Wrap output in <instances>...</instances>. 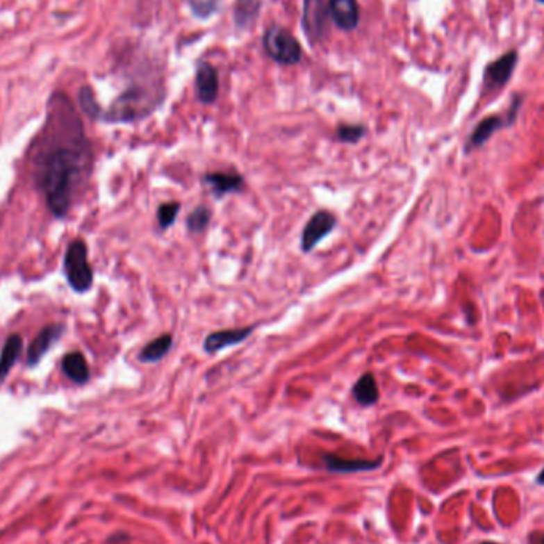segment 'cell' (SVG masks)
Wrapping results in <instances>:
<instances>
[{
  "label": "cell",
  "instance_id": "cell-16",
  "mask_svg": "<svg viewBox=\"0 0 544 544\" xmlns=\"http://www.w3.org/2000/svg\"><path fill=\"white\" fill-rule=\"evenodd\" d=\"M352 393H354L355 399L358 401V404L361 406L376 404L379 399V387H377L376 377L372 376L371 372L363 374L358 381L355 382Z\"/></svg>",
  "mask_w": 544,
  "mask_h": 544
},
{
  "label": "cell",
  "instance_id": "cell-13",
  "mask_svg": "<svg viewBox=\"0 0 544 544\" xmlns=\"http://www.w3.org/2000/svg\"><path fill=\"white\" fill-rule=\"evenodd\" d=\"M63 371L76 386H85L90 381V366L80 352H70L63 358Z\"/></svg>",
  "mask_w": 544,
  "mask_h": 544
},
{
  "label": "cell",
  "instance_id": "cell-7",
  "mask_svg": "<svg viewBox=\"0 0 544 544\" xmlns=\"http://www.w3.org/2000/svg\"><path fill=\"white\" fill-rule=\"evenodd\" d=\"M336 217L328 211H318L314 215L309 218V222L306 223L304 229H302L301 236V247L302 252L309 254L317 247L318 242H322L327 236L331 233L336 226Z\"/></svg>",
  "mask_w": 544,
  "mask_h": 544
},
{
  "label": "cell",
  "instance_id": "cell-19",
  "mask_svg": "<svg viewBox=\"0 0 544 544\" xmlns=\"http://www.w3.org/2000/svg\"><path fill=\"white\" fill-rule=\"evenodd\" d=\"M261 10V0H236L234 21L240 29L255 23Z\"/></svg>",
  "mask_w": 544,
  "mask_h": 544
},
{
  "label": "cell",
  "instance_id": "cell-25",
  "mask_svg": "<svg viewBox=\"0 0 544 544\" xmlns=\"http://www.w3.org/2000/svg\"><path fill=\"white\" fill-rule=\"evenodd\" d=\"M538 484H544V470L540 472V475H538Z\"/></svg>",
  "mask_w": 544,
  "mask_h": 544
},
{
  "label": "cell",
  "instance_id": "cell-22",
  "mask_svg": "<svg viewBox=\"0 0 544 544\" xmlns=\"http://www.w3.org/2000/svg\"><path fill=\"white\" fill-rule=\"evenodd\" d=\"M366 134V128L361 124H340L336 131V137L339 142L344 144H356Z\"/></svg>",
  "mask_w": 544,
  "mask_h": 544
},
{
  "label": "cell",
  "instance_id": "cell-20",
  "mask_svg": "<svg viewBox=\"0 0 544 544\" xmlns=\"http://www.w3.org/2000/svg\"><path fill=\"white\" fill-rule=\"evenodd\" d=\"M208 223H211V211L204 206L195 208L186 218V228L196 234L202 233L208 226Z\"/></svg>",
  "mask_w": 544,
  "mask_h": 544
},
{
  "label": "cell",
  "instance_id": "cell-18",
  "mask_svg": "<svg viewBox=\"0 0 544 544\" xmlns=\"http://www.w3.org/2000/svg\"><path fill=\"white\" fill-rule=\"evenodd\" d=\"M174 338L172 334H163L156 339H153L151 343H148L142 352L139 354V360L144 363H155L164 358L169 354V350L172 349Z\"/></svg>",
  "mask_w": 544,
  "mask_h": 544
},
{
  "label": "cell",
  "instance_id": "cell-26",
  "mask_svg": "<svg viewBox=\"0 0 544 544\" xmlns=\"http://www.w3.org/2000/svg\"><path fill=\"white\" fill-rule=\"evenodd\" d=\"M536 2H538V3H541V5H544V0H536Z\"/></svg>",
  "mask_w": 544,
  "mask_h": 544
},
{
  "label": "cell",
  "instance_id": "cell-11",
  "mask_svg": "<svg viewBox=\"0 0 544 544\" xmlns=\"http://www.w3.org/2000/svg\"><path fill=\"white\" fill-rule=\"evenodd\" d=\"M202 181L217 197H223L229 193H239L245 186L244 177L238 172H208L202 177Z\"/></svg>",
  "mask_w": 544,
  "mask_h": 544
},
{
  "label": "cell",
  "instance_id": "cell-10",
  "mask_svg": "<svg viewBox=\"0 0 544 544\" xmlns=\"http://www.w3.org/2000/svg\"><path fill=\"white\" fill-rule=\"evenodd\" d=\"M218 72L212 64L202 63L197 64L196 69V92L197 99L202 104H212L218 97Z\"/></svg>",
  "mask_w": 544,
  "mask_h": 544
},
{
  "label": "cell",
  "instance_id": "cell-14",
  "mask_svg": "<svg viewBox=\"0 0 544 544\" xmlns=\"http://www.w3.org/2000/svg\"><path fill=\"white\" fill-rule=\"evenodd\" d=\"M325 466L329 471L336 472H358V471H370L377 468L382 463V459L379 457L377 460H345L336 457V455L327 454L323 457Z\"/></svg>",
  "mask_w": 544,
  "mask_h": 544
},
{
  "label": "cell",
  "instance_id": "cell-27",
  "mask_svg": "<svg viewBox=\"0 0 544 544\" xmlns=\"http://www.w3.org/2000/svg\"><path fill=\"white\" fill-rule=\"evenodd\" d=\"M538 544H544V536L541 538V540H540V543H538Z\"/></svg>",
  "mask_w": 544,
  "mask_h": 544
},
{
  "label": "cell",
  "instance_id": "cell-2",
  "mask_svg": "<svg viewBox=\"0 0 544 544\" xmlns=\"http://www.w3.org/2000/svg\"><path fill=\"white\" fill-rule=\"evenodd\" d=\"M164 99V86L159 80L134 81L115 99L101 119L107 123H133L155 112Z\"/></svg>",
  "mask_w": 544,
  "mask_h": 544
},
{
  "label": "cell",
  "instance_id": "cell-12",
  "mask_svg": "<svg viewBox=\"0 0 544 544\" xmlns=\"http://www.w3.org/2000/svg\"><path fill=\"white\" fill-rule=\"evenodd\" d=\"M329 12L339 29L352 31L358 26L360 13L356 0H329Z\"/></svg>",
  "mask_w": 544,
  "mask_h": 544
},
{
  "label": "cell",
  "instance_id": "cell-9",
  "mask_svg": "<svg viewBox=\"0 0 544 544\" xmlns=\"http://www.w3.org/2000/svg\"><path fill=\"white\" fill-rule=\"evenodd\" d=\"M256 329V325L244 327V328H231V329H222V331H215L207 334L204 339V350L207 354H215V352L224 350L231 345H238L250 336Z\"/></svg>",
  "mask_w": 544,
  "mask_h": 544
},
{
  "label": "cell",
  "instance_id": "cell-17",
  "mask_svg": "<svg viewBox=\"0 0 544 544\" xmlns=\"http://www.w3.org/2000/svg\"><path fill=\"white\" fill-rule=\"evenodd\" d=\"M506 124H508V121L502 119V117H497V115L484 118L481 123L476 126L475 131H472V134L470 137V147L476 148V147L484 145L488 139H491L495 131L504 128Z\"/></svg>",
  "mask_w": 544,
  "mask_h": 544
},
{
  "label": "cell",
  "instance_id": "cell-6",
  "mask_svg": "<svg viewBox=\"0 0 544 544\" xmlns=\"http://www.w3.org/2000/svg\"><path fill=\"white\" fill-rule=\"evenodd\" d=\"M302 29L307 40L318 43L327 34L328 29V10L323 0H304L302 10Z\"/></svg>",
  "mask_w": 544,
  "mask_h": 544
},
{
  "label": "cell",
  "instance_id": "cell-15",
  "mask_svg": "<svg viewBox=\"0 0 544 544\" xmlns=\"http://www.w3.org/2000/svg\"><path fill=\"white\" fill-rule=\"evenodd\" d=\"M21 349H23V339L19 334H12L5 340L2 352H0V382L5 381L10 374L16 360L19 358Z\"/></svg>",
  "mask_w": 544,
  "mask_h": 544
},
{
  "label": "cell",
  "instance_id": "cell-8",
  "mask_svg": "<svg viewBox=\"0 0 544 544\" xmlns=\"http://www.w3.org/2000/svg\"><path fill=\"white\" fill-rule=\"evenodd\" d=\"M65 327L60 323H54V325H48L37 334V338L32 340L29 349H27L26 363L29 368L37 366L40 360L48 354V350L53 347L58 340L63 338Z\"/></svg>",
  "mask_w": 544,
  "mask_h": 544
},
{
  "label": "cell",
  "instance_id": "cell-28",
  "mask_svg": "<svg viewBox=\"0 0 544 544\" xmlns=\"http://www.w3.org/2000/svg\"><path fill=\"white\" fill-rule=\"evenodd\" d=\"M482 544H495V543H491V541H486V543H482Z\"/></svg>",
  "mask_w": 544,
  "mask_h": 544
},
{
  "label": "cell",
  "instance_id": "cell-4",
  "mask_svg": "<svg viewBox=\"0 0 544 544\" xmlns=\"http://www.w3.org/2000/svg\"><path fill=\"white\" fill-rule=\"evenodd\" d=\"M263 47H265L269 58L283 65L298 64L302 56L299 42L296 40L290 31L282 26L274 24L269 27L263 37Z\"/></svg>",
  "mask_w": 544,
  "mask_h": 544
},
{
  "label": "cell",
  "instance_id": "cell-24",
  "mask_svg": "<svg viewBox=\"0 0 544 544\" xmlns=\"http://www.w3.org/2000/svg\"><path fill=\"white\" fill-rule=\"evenodd\" d=\"M220 0H190V7L199 18H208L217 12Z\"/></svg>",
  "mask_w": 544,
  "mask_h": 544
},
{
  "label": "cell",
  "instance_id": "cell-1",
  "mask_svg": "<svg viewBox=\"0 0 544 544\" xmlns=\"http://www.w3.org/2000/svg\"><path fill=\"white\" fill-rule=\"evenodd\" d=\"M34 179L47 207L56 218H65L74 197L92 167L91 144L74 104L56 92L48 102V117L34 144Z\"/></svg>",
  "mask_w": 544,
  "mask_h": 544
},
{
  "label": "cell",
  "instance_id": "cell-3",
  "mask_svg": "<svg viewBox=\"0 0 544 544\" xmlns=\"http://www.w3.org/2000/svg\"><path fill=\"white\" fill-rule=\"evenodd\" d=\"M64 274L69 285L76 293H86L92 287L94 272L88 261V247L81 239L70 242L65 250Z\"/></svg>",
  "mask_w": 544,
  "mask_h": 544
},
{
  "label": "cell",
  "instance_id": "cell-5",
  "mask_svg": "<svg viewBox=\"0 0 544 544\" xmlns=\"http://www.w3.org/2000/svg\"><path fill=\"white\" fill-rule=\"evenodd\" d=\"M518 63H519V53L516 51V49H511V51L504 53L503 56H500L498 59L488 63L486 65V69H484V79H482L484 91L488 92V91L502 90V88L511 80V76H513V72Z\"/></svg>",
  "mask_w": 544,
  "mask_h": 544
},
{
  "label": "cell",
  "instance_id": "cell-21",
  "mask_svg": "<svg viewBox=\"0 0 544 544\" xmlns=\"http://www.w3.org/2000/svg\"><path fill=\"white\" fill-rule=\"evenodd\" d=\"M179 212H180V202H166V204L159 206L156 212L159 228L167 229L172 226L175 220H177Z\"/></svg>",
  "mask_w": 544,
  "mask_h": 544
},
{
  "label": "cell",
  "instance_id": "cell-23",
  "mask_svg": "<svg viewBox=\"0 0 544 544\" xmlns=\"http://www.w3.org/2000/svg\"><path fill=\"white\" fill-rule=\"evenodd\" d=\"M80 106L81 108H83V112L88 115V117H91L92 119H101V115H102V108L99 107V104L96 102L94 99V94H92V91L90 90V88H81L80 91Z\"/></svg>",
  "mask_w": 544,
  "mask_h": 544
}]
</instances>
